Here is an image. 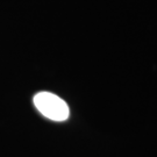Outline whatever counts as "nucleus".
Segmentation results:
<instances>
[{
  "label": "nucleus",
  "instance_id": "obj_1",
  "mask_svg": "<svg viewBox=\"0 0 157 157\" xmlns=\"http://www.w3.org/2000/svg\"><path fill=\"white\" fill-rule=\"evenodd\" d=\"M34 105L43 117L52 121H65L70 115V109L65 101L50 92H39L34 97Z\"/></svg>",
  "mask_w": 157,
  "mask_h": 157
}]
</instances>
